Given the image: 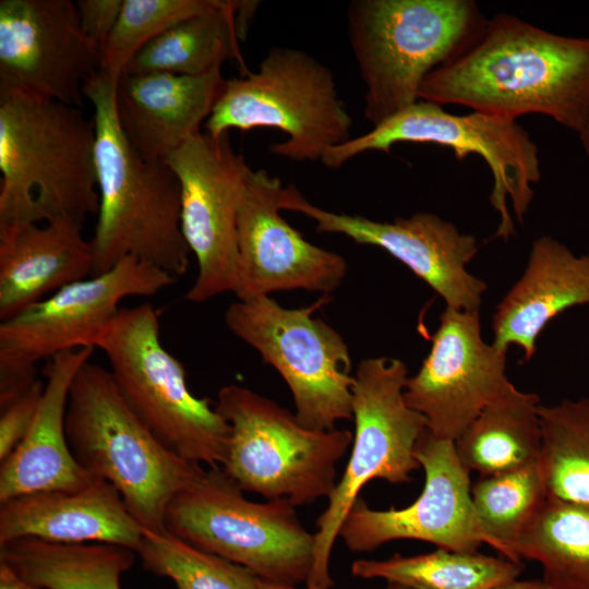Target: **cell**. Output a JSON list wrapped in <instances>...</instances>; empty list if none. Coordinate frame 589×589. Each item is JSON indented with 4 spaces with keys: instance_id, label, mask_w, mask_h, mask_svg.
Returning a JSON list of instances; mask_svg holds the SVG:
<instances>
[{
    "instance_id": "cell-32",
    "label": "cell",
    "mask_w": 589,
    "mask_h": 589,
    "mask_svg": "<svg viewBox=\"0 0 589 589\" xmlns=\"http://www.w3.org/2000/svg\"><path fill=\"white\" fill-rule=\"evenodd\" d=\"M144 568L178 589H259L249 568L200 550L171 533L145 531L139 551Z\"/></svg>"
},
{
    "instance_id": "cell-34",
    "label": "cell",
    "mask_w": 589,
    "mask_h": 589,
    "mask_svg": "<svg viewBox=\"0 0 589 589\" xmlns=\"http://www.w3.org/2000/svg\"><path fill=\"white\" fill-rule=\"evenodd\" d=\"M45 384L36 380L26 390L1 409L0 461L25 438L36 416Z\"/></svg>"
},
{
    "instance_id": "cell-16",
    "label": "cell",
    "mask_w": 589,
    "mask_h": 589,
    "mask_svg": "<svg viewBox=\"0 0 589 589\" xmlns=\"http://www.w3.org/2000/svg\"><path fill=\"white\" fill-rule=\"evenodd\" d=\"M99 71L100 49L83 33L75 2L0 1V93L82 108L84 85Z\"/></svg>"
},
{
    "instance_id": "cell-1",
    "label": "cell",
    "mask_w": 589,
    "mask_h": 589,
    "mask_svg": "<svg viewBox=\"0 0 589 589\" xmlns=\"http://www.w3.org/2000/svg\"><path fill=\"white\" fill-rule=\"evenodd\" d=\"M419 99L514 119L542 113L580 132L589 117V38L501 13L423 81Z\"/></svg>"
},
{
    "instance_id": "cell-9",
    "label": "cell",
    "mask_w": 589,
    "mask_h": 589,
    "mask_svg": "<svg viewBox=\"0 0 589 589\" xmlns=\"http://www.w3.org/2000/svg\"><path fill=\"white\" fill-rule=\"evenodd\" d=\"M215 407L230 426L221 468L242 491L294 506L330 496L336 465L352 444L349 430H310L274 400L237 384L219 389Z\"/></svg>"
},
{
    "instance_id": "cell-21",
    "label": "cell",
    "mask_w": 589,
    "mask_h": 589,
    "mask_svg": "<svg viewBox=\"0 0 589 589\" xmlns=\"http://www.w3.org/2000/svg\"><path fill=\"white\" fill-rule=\"evenodd\" d=\"M143 534L118 491L97 477L79 490L35 492L0 503V545L38 539L60 544L107 543L136 553Z\"/></svg>"
},
{
    "instance_id": "cell-7",
    "label": "cell",
    "mask_w": 589,
    "mask_h": 589,
    "mask_svg": "<svg viewBox=\"0 0 589 589\" xmlns=\"http://www.w3.org/2000/svg\"><path fill=\"white\" fill-rule=\"evenodd\" d=\"M97 348L129 405L167 447L189 461L223 466L230 426L209 399L191 393L182 363L161 342L152 304L120 308Z\"/></svg>"
},
{
    "instance_id": "cell-17",
    "label": "cell",
    "mask_w": 589,
    "mask_h": 589,
    "mask_svg": "<svg viewBox=\"0 0 589 589\" xmlns=\"http://www.w3.org/2000/svg\"><path fill=\"white\" fill-rule=\"evenodd\" d=\"M506 354L483 340L479 311L446 306L429 354L406 381L405 400L425 418L435 437L455 442L514 386L506 375Z\"/></svg>"
},
{
    "instance_id": "cell-10",
    "label": "cell",
    "mask_w": 589,
    "mask_h": 589,
    "mask_svg": "<svg viewBox=\"0 0 589 589\" xmlns=\"http://www.w3.org/2000/svg\"><path fill=\"white\" fill-rule=\"evenodd\" d=\"M408 369L404 361L376 357L362 360L352 387L354 435L346 469L316 520L313 564L305 582L310 589H329L333 545L362 488L374 479L406 483L420 468L414 457L425 418L404 397Z\"/></svg>"
},
{
    "instance_id": "cell-40",
    "label": "cell",
    "mask_w": 589,
    "mask_h": 589,
    "mask_svg": "<svg viewBox=\"0 0 589 589\" xmlns=\"http://www.w3.org/2000/svg\"><path fill=\"white\" fill-rule=\"evenodd\" d=\"M385 589H413V588L401 585V584H397V582H387V586Z\"/></svg>"
},
{
    "instance_id": "cell-15",
    "label": "cell",
    "mask_w": 589,
    "mask_h": 589,
    "mask_svg": "<svg viewBox=\"0 0 589 589\" xmlns=\"http://www.w3.org/2000/svg\"><path fill=\"white\" fill-rule=\"evenodd\" d=\"M414 457L425 480L419 497L404 508L376 510L361 497L352 505L339 532L351 552L376 550L394 540H419L456 552H477L493 542L482 528L471 500L469 471L455 442L435 437L428 429Z\"/></svg>"
},
{
    "instance_id": "cell-5",
    "label": "cell",
    "mask_w": 589,
    "mask_h": 589,
    "mask_svg": "<svg viewBox=\"0 0 589 589\" xmlns=\"http://www.w3.org/2000/svg\"><path fill=\"white\" fill-rule=\"evenodd\" d=\"M485 20L470 0H354L349 41L376 127L419 100L425 77L462 51Z\"/></svg>"
},
{
    "instance_id": "cell-27",
    "label": "cell",
    "mask_w": 589,
    "mask_h": 589,
    "mask_svg": "<svg viewBox=\"0 0 589 589\" xmlns=\"http://www.w3.org/2000/svg\"><path fill=\"white\" fill-rule=\"evenodd\" d=\"M135 552L107 543L60 544L19 539L0 546V561L46 589H121Z\"/></svg>"
},
{
    "instance_id": "cell-18",
    "label": "cell",
    "mask_w": 589,
    "mask_h": 589,
    "mask_svg": "<svg viewBox=\"0 0 589 589\" xmlns=\"http://www.w3.org/2000/svg\"><path fill=\"white\" fill-rule=\"evenodd\" d=\"M280 211L296 212L315 223L321 233L344 235L360 244L378 247L405 264L446 302L459 311H479L486 283L466 266L478 252L477 239L431 213L375 221L337 214L310 203L292 184L283 188Z\"/></svg>"
},
{
    "instance_id": "cell-11",
    "label": "cell",
    "mask_w": 589,
    "mask_h": 589,
    "mask_svg": "<svg viewBox=\"0 0 589 589\" xmlns=\"http://www.w3.org/2000/svg\"><path fill=\"white\" fill-rule=\"evenodd\" d=\"M330 301L323 294L305 308H283L269 296L238 299L225 324L253 348L288 385L296 417L305 428L332 431L352 420L351 360L341 335L314 312Z\"/></svg>"
},
{
    "instance_id": "cell-13",
    "label": "cell",
    "mask_w": 589,
    "mask_h": 589,
    "mask_svg": "<svg viewBox=\"0 0 589 589\" xmlns=\"http://www.w3.org/2000/svg\"><path fill=\"white\" fill-rule=\"evenodd\" d=\"M398 143L446 146L458 160L469 154L481 156L492 173L490 201L500 215L494 237L507 240L515 232L508 199L517 220L524 223L541 172L538 147L516 120L478 111L453 115L441 105L419 99L371 131L329 148L321 163L339 169L368 152L389 154Z\"/></svg>"
},
{
    "instance_id": "cell-31",
    "label": "cell",
    "mask_w": 589,
    "mask_h": 589,
    "mask_svg": "<svg viewBox=\"0 0 589 589\" xmlns=\"http://www.w3.org/2000/svg\"><path fill=\"white\" fill-rule=\"evenodd\" d=\"M548 494L538 461L520 469L481 477L471 485V500L493 548L520 563L512 546L538 513Z\"/></svg>"
},
{
    "instance_id": "cell-23",
    "label": "cell",
    "mask_w": 589,
    "mask_h": 589,
    "mask_svg": "<svg viewBox=\"0 0 589 589\" xmlns=\"http://www.w3.org/2000/svg\"><path fill=\"white\" fill-rule=\"evenodd\" d=\"M581 304H589V255L577 256L552 237L542 236L532 242L521 277L496 305L492 344L503 351L515 345L528 361L546 325Z\"/></svg>"
},
{
    "instance_id": "cell-36",
    "label": "cell",
    "mask_w": 589,
    "mask_h": 589,
    "mask_svg": "<svg viewBox=\"0 0 589 589\" xmlns=\"http://www.w3.org/2000/svg\"><path fill=\"white\" fill-rule=\"evenodd\" d=\"M0 589H46L38 587L21 575L10 565L0 561Z\"/></svg>"
},
{
    "instance_id": "cell-14",
    "label": "cell",
    "mask_w": 589,
    "mask_h": 589,
    "mask_svg": "<svg viewBox=\"0 0 589 589\" xmlns=\"http://www.w3.org/2000/svg\"><path fill=\"white\" fill-rule=\"evenodd\" d=\"M181 190V228L197 262L185 299L203 303L236 293L239 274L238 211L250 167L228 133H199L165 160Z\"/></svg>"
},
{
    "instance_id": "cell-26",
    "label": "cell",
    "mask_w": 589,
    "mask_h": 589,
    "mask_svg": "<svg viewBox=\"0 0 589 589\" xmlns=\"http://www.w3.org/2000/svg\"><path fill=\"white\" fill-rule=\"evenodd\" d=\"M238 0H221L213 10L191 16L146 45L128 63L123 73L167 72L197 76L237 61L245 68L239 43Z\"/></svg>"
},
{
    "instance_id": "cell-28",
    "label": "cell",
    "mask_w": 589,
    "mask_h": 589,
    "mask_svg": "<svg viewBox=\"0 0 589 589\" xmlns=\"http://www.w3.org/2000/svg\"><path fill=\"white\" fill-rule=\"evenodd\" d=\"M512 550L539 562L554 589H589V505L546 497Z\"/></svg>"
},
{
    "instance_id": "cell-33",
    "label": "cell",
    "mask_w": 589,
    "mask_h": 589,
    "mask_svg": "<svg viewBox=\"0 0 589 589\" xmlns=\"http://www.w3.org/2000/svg\"><path fill=\"white\" fill-rule=\"evenodd\" d=\"M221 0H123L118 22L100 49V71L116 84L132 58L180 22Z\"/></svg>"
},
{
    "instance_id": "cell-19",
    "label": "cell",
    "mask_w": 589,
    "mask_h": 589,
    "mask_svg": "<svg viewBox=\"0 0 589 589\" xmlns=\"http://www.w3.org/2000/svg\"><path fill=\"white\" fill-rule=\"evenodd\" d=\"M283 188L264 169L247 176L237 223L240 300L294 289L330 294L346 277L344 256L306 241L280 216Z\"/></svg>"
},
{
    "instance_id": "cell-8",
    "label": "cell",
    "mask_w": 589,
    "mask_h": 589,
    "mask_svg": "<svg viewBox=\"0 0 589 589\" xmlns=\"http://www.w3.org/2000/svg\"><path fill=\"white\" fill-rule=\"evenodd\" d=\"M221 467H208L169 504L166 530L182 541L252 570L259 578L306 582L314 533L286 498L255 503Z\"/></svg>"
},
{
    "instance_id": "cell-4",
    "label": "cell",
    "mask_w": 589,
    "mask_h": 589,
    "mask_svg": "<svg viewBox=\"0 0 589 589\" xmlns=\"http://www.w3.org/2000/svg\"><path fill=\"white\" fill-rule=\"evenodd\" d=\"M65 434L77 464L109 482L145 531L167 532L170 502L205 471L167 447L129 405L111 372L91 361L72 381Z\"/></svg>"
},
{
    "instance_id": "cell-29",
    "label": "cell",
    "mask_w": 589,
    "mask_h": 589,
    "mask_svg": "<svg viewBox=\"0 0 589 589\" xmlns=\"http://www.w3.org/2000/svg\"><path fill=\"white\" fill-rule=\"evenodd\" d=\"M521 570L520 563L506 557L445 549L383 561L358 560L351 565L354 577L383 578L413 589H494L517 579Z\"/></svg>"
},
{
    "instance_id": "cell-12",
    "label": "cell",
    "mask_w": 589,
    "mask_h": 589,
    "mask_svg": "<svg viewBox=\"0 0 589 589\" xmlns=\"http://www.w3.org/2000/svg\"><path fill=\"white\" fill-rule=\"evenodd\" d=\"M177 279L134 256L72 283L0 323V409L37 378L35 364L58 353L97 348L129 297H152Z\"/></svg>"
},
{
    "instance_id": "cell-35",
    "label": "cell",
    "mask_w": 589,
    "mask_h": 589,
    "mask_svg": "<svg viewBox=\"0 0 589 589\" xmlns=\"http://www.w3.org/2000/svg\"><path fill=\"white\" fill-rule=\"evenodd\" d=\"M123 0H77L80 25L83 33L93 40L99 49L104 46L113 31Z\"/></svg>"
},
{
    "instance_id": "cell-38",
    "label": "cell",
    "mask_w": 589,
    "mask_h": 589,
    "mask_svg": "<svg viewBox=\"0 0 589 589\" xmlns=\"http://www.w3.org/2000/svg\"><path fill=\"white\" fill-rule=\"evenodd\" d=\"M259 589H298L292 585L277 584L264 579H259ZM310 589V588H305Z\"/></svg>"
},
{
    "instance_id": "cell-22",
    "label": "cell",
    "mask_w": 589,
    "mask_h": 589,
    "mask_svg": "<svg viewBox=\"0 0 589 589\" xmlns=\"http://www.w3.org/2000/svg\"><path fill=\"white\" fill-rule=\"evenodd\" d=\"M93 348L64 351L48 360L46 384L32 426L20 445L0 466V503L43 491H74L96 477L75 460L67 440L69 392L79 369Z\"/></svg>"
},
{
    "instance_id": "cell-2",
    "label": "cell",
    "mask_w": 589,
    "mask_h": 589,
    "mask_svg": "<svg viewBox=\"0 0 589 589\" xmlns=\"http://www.w3.org/2000/svg\"><path fill=\"white\" fill-rule=\"evenodd\" d=\"M116 87L99 71L83 88L95 110L99 196L92 276L134 256L177 279L187 273L191 254L181 228L180 184L165 161L143 159L128 141L117 116Z\"/></svg>"
},
{
    "instance_id": "cell-39",
    "label": "cell",
    "mask_w": 589,
    "mask_h": 589,
    "mask_svg": "<svg viewBox=\"0 0 589 589\" xmlns=\"http://www.w3.org/2000/svg\"><path fill=\"white\" fill-rule=\"evenodd\" d=\"M581 142V146L587 155H589V117L582 128L578 133Z\"/></svg>"
},
{
    "instance_id": "cell-37",
    "label": "cell",
    "mask_w": 589,
    "mask_h": 589,
    "mask_svg": "<svg viewBox=\"0 0 589 589\" xmlns=\"http://www.w3.org/2000/svg\"><path fill=\"white\" fill-rule=\"evenodd\" d=\"M494 589H554L544 580H512Z\"/></svg>"
},
{
    "instance_id": "cell-20",
    "label": "cell",
    "mask_w": 589,
    "mask_h": 589,
    "mask_svg": "<svg viewBox=\"0 0 589 589\" xmlns=\"http://www.w3.org/2000/svg\"><path fill=\"white\" fill-rule=\"evenodd\" d=\"M227 80L220 68L197 76L167 72L122 73L116 87L121 129L135 152L147 161H165L201 133Z\"/></svg>"
},
{
    "instance_id": "cell-24",
    "label": "cell",
    "mask_w": 589,
    "mask_h": 589,
    "mask_svg": "<svg viewBox=\"0 0 589 589\" xmlns=\"http://www.w3.org/2000/svg\"><path fill=\"white\" fill-rule=\"evenodd\" d=\"M82 226L60 220L0 225V321L92 276L93 250Z\"/></svg>"
},
{
    "instance_id": "cell-25",
    "label": "cell",
    "mask_w": 589,
    "mask_h": 589,
    "mask_svg": "<svg viewBox=\"0 0 589 589\" xmlns=\"http://www.w3.org/2000/svg\"><path fill=\"white\" fill-rule=\"evenodd\" d=\"M540 398L513 386L488 405L455 441L461 465L481 477L538 461L542 447Z\"/></svg>"
},
{
    "instance_id": "cell-3",
    "label": "cell",
    "mask_w": 589,
    "mask_h": 589,
    "mask_svg": "<svg viewBox=\"0 0 589 589\" xmlns=\"http://www.w3.org/2000/svg\"><path fill=\"white\" fill-rule=\"evenodd\" d=\"M95 123L81 108L0 93V225L97 215Z\"/></svg>"
},
{
    "instance_id": "cell-30",
    "label": "cell",
    "mask_w": 589,
    "mask_h": 589,
    "mask_svg": "<svg viewBox=\"0 0 589 589\" xmlns=\"http://www.w3.org/2000/svg\"><path fill=\"white\" fill-rule=\"evenodd\" d=\"M538 459L548 497L589 505V397L539 406Z\"/></svg>"
},
{
    "instance_id": "cell-6",
    "label": "cell",
    "mask_w": 589,
    "mask_h": 589,
    "mask_svg": "<svg viewBox=\"0 0 589 589\" xmlns=\"http://www.w3.org/2000/svg\"><path fill=\"white\" fill-rule=\"evenodd\" d=\"M351 127L329 68L288 47H273L255 72L227 80L205 121L214 137L230 129H278L286 139L269 153L297 163L321 161L329 148L351 139Z\"/></svg>"
}]
</instances>
